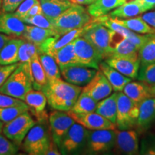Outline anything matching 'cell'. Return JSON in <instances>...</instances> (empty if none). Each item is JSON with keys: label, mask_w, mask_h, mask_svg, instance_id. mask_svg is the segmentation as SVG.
Instances as JSON below:
<instances>
[{"label": "cell", "mask_w": 155, "mask_h": 155, "mask_svg": "<svg viewBox=\"0 0 155 155\" xmlns=\"http://www.w3.org/2000/svg\"><path fill=\"white\" fill-rule=\"evenodd\" d=\"M42 91L45 95L50 107L58 111H68L74 106L82 88L58 78L48 81Z\"/></svg>", "instance_id": "cell-1"}, {"label": "cell", "mask_w": 155, "mask_h": 155, "mask_svg": "<svg viewBox=\"0 0 155 155\" xmlns=\"http://www.w3.org/2000/svg\"><path fill=\"white\" fill-rule=\"evenodd\" d=\"M91 22V16L83 5L72 4L53 21L54 30L58 35L83 28Z\"/></svg>", "instance_id": "cell-2"}, {"label": "cell", "mask_w": 155, "mask_h": 155, "mask_svg": "<svg viewBox=\"0 0 155 155\" xmlns=\"http://www.w3.org/2000/svg\"><path fill=\"white\" fill-rule=\"evenodd\" d=\"M115 34L116 32L96 22L88 25L82 37L96 48L104 60L108 58L111 54V44Z\"/></svg>", "instance_id": "cell-3"}, {"label": "cell", "mask_w": 155, "mask_h": 155, "mask_svg": "<svg viewBox=\"0 0 155 155\" xmlns=\"http://www.w3.org/2000/svg\"><path fill=\"white\" fill-rule=\"evenodd\" d=\"M51 141L47 127L40 121L29 131L23 140L22 148L30 155H45Z\"/></svg>", "instance_id": "cell-4"}, {"label": "cell", "mask_w": 155, "mask_h": 155, "mask_svg": "<svg viewBox=\"0 0 155 155\" xmlns=\"http://www.w3.org/2000/svg\"><path fill=\"white\" fill-rule=\"evenodd\" d=\"M32 89V81L22 65L19 64L18 67L0 87V93L24 101L26 94Z\"/></svg>", "instance_id": "cell-5"}, {"label": "cell", "mask_w": 155, "mask_h": 155, "mask_svg": "<svg viewBox=\"0 0 155 155\" xmlns=\"http://www.w3.org/2000/svg\"><path fill=\"white\" fill-rule=\"evenodd\" d=\"M139 105L122 91L118 92L116 126L118 129H132L139 117Z\"/></svg>", "instance_id": "cell-6"}, {"label": "cell", "mask_w": 155, "mask_h": 155, "mask_svg": "<svg viewBox=\"0 0 155 155\" xmlns=\"http://www.w3.org/2000/svg\"><path fill=\"white\" fill-rule=\"evenodd\" d=\"M35 124L29 111L23 112L14 119L4 124L2 132L9 140L17 145H21L31 128Z\"/></svg>", "instance_id": "cell-7"}, {"label": "cell", "mask_w": 155, "mask_h": 155, "mask_svg": "<svg viewBox=\"0 0 155 155\" xmlns=\"http://www.w3.org/2000/svg\"><path fill=\"white\" fill-rule=\"evenodd\" d=\"M115 139V129L88 130L85 149L88 154H104L113 150Z\"/></svg>", "instance_id": "cell-8"}, {"label": "cell", "mask_w": 155, "mask_h": 155, "mask_svg": "<svg viewBox=\"0 0 155 155\" xmlns=\"http://www.w3.org/2000/svg\"><path fill=\"white\" fill-rule=\"evenodd\" d=\"M88 133L86 128L75 122L62 139L59 147L61 154H75L85 148Z\"/></svg>", "instance_id": "cell-9"}, {"label": "cell", "mask_w": 155, "mask_h": 155, "mask_svg": "<svg viewBox=\"0 0 155 155\" xmlns=\"http://www.w3.org/2000/svg\"><path fill=\"white\" fill-rule=\"evenodd\" d=\"M74 50L79 62L88 67L99 70L103 58L99 52L86 39L81 36L73 41Z\"/></svg>", "instance_id": "cell-10"}, {"label": "cell", "mask_w": 155, "mask_h": 155, "mask_svg": "<svg viewBox=\"0 0 155 155\" xmlns=\"http://www.w3.org/2000/svg\"><path fill=\"white\" fill-rule=\"evenodd\" d=\"M65 81L75 86H86L92 80L98 70L84 65H71L60 68Z\"/></svg>", "instance_id": "cell-11"}, {"label": "cell", "mask_w": 155, "mask_h": 155, "mask_svg": "<svg viewBox=\"0 0 155 155\" xmlns=\"http://www.w3.org/2000/svg\"><path fill=\"white\" fill-rule=\"evenodd\" d=\"M75 122L74 119L67 113V111L55 110L50 114L49 123L52 139L57 144L58 148L64 136Z\"/></svg>", "instance_id": "cell-12"}, {"label": "cell", "mask_w": 155, "mask_h": 155, "mask_svg": "<svg viewBox=\"0 0 155 155\" xmlns=\"http://www.w3.org/2000/svg\"><path fill=\"white\" fill-rule=\"evenodd\" d=\"M116 139L114 149L120 154L136 155L139 154L138 134L132 129H115Z\"/></svg>", "instance_id": "cell-13"}, {"label": "cell", "mask_w": 155, "mask_h": 155, "mask_svg": "<svg viewBox=\"0 0 155 155\" xmlns=\"http://www.w3.org/2000/svg\"><path fill=\"white\" fill-rule=\"evenodd\" d=\"M76 123L80 124L88 130H100V129H115V124L96 112L86 114H76L67 111Z\"/></svg>", "instance_id": "cell-14"}, {"label": "cell", "mask_w": 155, "mask_h": 155, "mask_svg": "<svg viewBox=\"0 0 155 155\" xmlns=\"http://www.w3.org/2000/svg\"><path fill=\"white\" fill-rule=\"evenodd\" d=\"M113 88L111 83L100 70H98L92 80L82 90V92L88 95L96 101L106 98L111 94Z\"/></svg>", "instance_id": "cell-15"}, {"label": "cell", "mask_w": 155, "mask_h": 155, "mask_svg": "<svg viewBox=\"0 0 155 155\" xmlns=\"http://www.w3.org/2000/svg\"><path fill=\"white\" fill-rule=\"evenodd\" d=\"M105 62L110 66L121 73L131 80L138 78L140 68V61L139 58H108Z\"/></svg>", "instance_id": "cell-16"}, {"label": "cell", "mask_w": 155, "mask_h": 155, "mask_svg": "<svg viewBox=\"0 0 155 155\" xmlns=\"http://www.w3.org/2000/svg\"><path fill=\"white\" fill-rule=\"evenodd\" d=\"M26 25L12 12L0 13V32L13 37L22 36Z\"/></svg>", "instance_id": "cell-17"}, {"label": "cell", "mask_w": 155, "mask_h": 155, "mask_svg": "<svg viewBox=\"0 0 155 155\" xmlns=\"http://www.w3.org/2000/svg\"><path fill=\"white\" fill-rule=\"evenodd\" d=\"M24 101L28 106L29 111L38 119L39 121H42L45 116L47 98L42 91L31 90L25 97Z\"/></svg>", "instance_id": "cell-18"}, {"label": "cell", "mask_w": 155, "mask_h": 155, "mask_svg": "<svg viewBox=\"0 0 155 155\" xmlns=\"http://www.w3.org/2000/svg\"><path fill=\"white\" fill-rule=\"evenodd\" d=\"M139 117L136 127L144 131L155 121V98L144 100L139 104Z\"/></svg>", "instance_id": "cell-19"}, {"label": "cell", "mask_w": 155, "mask_h": 155, "mask_svg": "<svg viewBox=\"0 0 155 155\" xmlns=\"http://www.w3.org/2000/svg\"><path fill=\"white\" fill-rule=\"evenodd\" d=\"M111 57L139 58V49L130 40L124 37L121 36L117 41L114 37L111 44V52L108 58Z\"/></svg>", "instance_id": "cell-20"}, {"label": "cell", "mask_w": 155, "mask_h": 155, "mask_svg": "<svg viewBox=\"0 0 155 155\" xmlns=\"http://www.w3.org/2000/svg\"><path fill=\"white\" fill-rule=\"evenodd\" d=\"M122 92L138 105L147 98H152L150 86L141 81H130L124 86Z\"/></svg>", "instance_id": "cell-21"}, {"label": "cell", "mask_w": 155, "mask_h": 155, "mask_svg": "<svg viewBox=\"0 0 155 155\" xmlns=\"http://www.w3.org/2000/svg\"><path fill=\"white\" fill-rule=\"evenodd\" d=\"M60 36L55 31L49 29H44L34 25H26L25 30L22 35L24 39L29 41L40 49V46L44 43L48 39L52 37Z\"/></svg>", "instance_id": "cell-22"}, {"label": "cell", "mask_w": 155, "mask_h": 155, "mask_svg": "<svg viewBox=\"0 0 155 155\" xmlns=\"http://www.w3.org/2000/svg\"><path fill=\"white\" fill-rule=\"evenodd\" d=\"M99 70L111 83L114 91H122L126 85L131 81V78L122 75L114 68L108 65L105 61H101L99 63Z\"/></svg>", "instance_id": "cell-23"}, {"label": "cell", "mask_w": 155, "mask_h": 155, "mask_svg": "<svg viewBox=\"0 0 155 155\" xmlns=\"http://www.w3.org/2000/svg\"><path fill=\"white\" fill-rule=\"evenodd\" d=\"M21 39L12 38L0 50V65H7L19 63V50L22 43Z\"/></svg>", "instance_id": "cell-24"}, {"label": "cell", "mask_w": 155, "mask_h": 155, "mask_svg": "<svg viewBox=\"0 0 155 155\" xmlns=\"http://www.w3.org/2000/svg\"><path fill=\"white\" fill-rule=\"evenodd\" d=\"M118 92L115 93L98 101L95 112L98 113L116 124L117 111Z\"/></svg>", "instance_id": "cell-25"}, {"label": "cell", "mask_w": 155, "mask_h": 155, "mask_svg": "<svg viewBox=\"0 0 155 155\" xmlns=\"http://www.w3.org/2000/svg\"><path fill=\"white\" fill-rule=\"evenodd\" d=\"M146 12L139 0H131L114 9L110 14V17L118 19H128Z\"/></svg>", "instance_id": "cell-26"}, {"label": "cell", "mask_w": 155, "mask_h": 155, "mask_svg": "<svg viewBox=\"0 0 155 155\" xmlns=\"http://www.w3.org/2000/svg\"><path fill=\"white\" fill-rule=\"evenodd\" d=\"M42 13L52 21L55 20L64 11L69 8L72 3L69 0H39Z\"/></svg>", "instance_id": "cell-27"}, {"label": "cell", "mask_w": 155, "mask_h": 155, "mask_svg": "<svg viewBox=\"0 0 155 155\" xmlns=\"http://www.w3.org/2000/svg\"><path fill=\"white\" fill-rule=\"evenodd\" d=\"M127 2V0H96L88 5L87 10L91 16L97 18L106 15Z\"/></svg>", "instance_id": "cell-28"}, {"label": "cell", "mask_w": 155, "mask_h": 155, "mask_svg": "<svg viewBox=\"0 0 155 155\" xmlns=\"http://www.w3.org/2000/svg\"><path fill=\"white\" fill-rule=\"evenodd\" d=\"M50 55L55 58L59 68L71 65H83L79 62L75 55L73 41L61 49L56 50Z\"/></svg>", "instance_id": "cell-29"}, {"label": "cell", "mask_w": 155, "mask_h": 155, "mask_svg": "<svg viewBox=\"0 0 155 155\" xmlns=\"http://www.w3.org/2000/svg\"><path fill=\"white\" fill-rule=\"evenodd\" d=\"M39 48L29 41L23 40L19 50V63L31 80V63L33 56L38 53Z\"/></svg>", "instance_id": "cell-30"}, {"label": "cell", "mask_w": 155, "mask_h": 155, "mask_svg": "<svg viewBox=\"0 0 155 155\" xmlns=\"http://www.w3.org/2000/svg\"><path fill=\"white\" fill-rule=\"evenodd\" d=\"M31 81L34 89L42 91L47 84L48 80L41 62L38 56V53L33 56L31 63Z\"/></svg>", "instance_id": "cell-31"}, {"label": "cell", "mask_w": 155, "mask_h": 155, "mask_svg": "<svg viewBox=\"0 0 155 155\" xmlns=\"http://www.w3.org/2000/svg\"><path fill=\"white\" fill-rule=\"evenodd\" d=\"M115 19L118 23L136 33L142 35L155 34V29L147 24L144 19H142L141 16L136 17L134 18L131 17L128 19Z\"/></svg>", "instance_id": "cell-32"}, {"label": "cell", "mask_w": 155, "mask_h": 155, "mask_svg": "<svg viewBox=\"0 0 155 155\" xmlns=\"http://www.w3.org/2000/svg\"><path fill=\"white\" fill-rule=\"evenodd\" d=\"M38 56L44 68L48 81L61 78V71L55 58L49 54L40 51H38Z\"/></svg>", "instance_id": "cell-33"}, {"label": "cell", "mask_w": 155, "mask_h": 155, "mask_svg": "<svg viewBox=\"0 0 155 155\" xmlns=\"http://www.w3.org/2000/svg\"><path fill=\"white\" fill-rule=\"evenodd\" d=\"M140 66L155 63V34H152L139 50Z\"/></svg>", "instance_id": "cell-34"}, {"label": "cell", "mask_w": 155, "mask_h": 155, "mask_svg": "<svg viewBox=\"0 0 155 155\" xmlns=\"http://www.w3.org/2000/svg\"><path fill=\"white\" fill-rule=\"evenodd\" d=\"M98 101L81 91L74 106L70 111L76 114H86L96 111Z\"/></svg>", "instance_id": "cell-35"}, {"label": "cell", "mask_w": 155, "mask_h": 155, "mask_svg": "<svg viewBox=\"0 0 155 155\" xmlns=\"http://www.w3.org/2000/svg\"><path fill=\"white\" fill-rule=\"evenodd\" d=\"M26 111H29L28 105L0 108V121H2L4 124L8 123L19 114Z\"/></svg>", "instance_id": "cell-36"}, {"label": "cell", "mask_w": 155, "mask_h": 155, "mask_svg": "<svg viewBox=\"0 0 155 155\" xmlns=\"http://www.w3.org/2000/svg\"><path fill=\"white\" fill-rule=\"evenodd\" d=\"M138 79L149 86L155 85V63L147 64L139 68Z\"/></svg>", "instance_id": "cell-37"}, {"label": "cell", "mask_w": 155, "mask_h": 155, "mask_svg": "<svg viewBox=\"0 0 155 155\" xmlns=\"http://www.w3.org/2000/svg\"><path fill=\"white\" fill-rule=\"evenodd\" d=\"M22 20L28 25H34V26L38 27V28L54 30L53 22L48 17H46L43 13L33 17H28V18L22 19Z\"/></svg>", "instance_id": "cell-38"}, {"label": "cell", "mask_w": 155, "mask_h": 155, "mask_svg": "<svg viewBox=\"0 0 155 155\" xmlns=\"http://www.w3.org/2000/svg\"><path fill=\"white\" fill-rule=\"evenodd\" d=\"M18 145L0 134V155H14L18 152Z\"/></svg>", "instance_id": "cell-39"}, {"label": "cell", "mask_w": 155, "mask_h": 155, "mask_svg": "<svg viewBox=\"0 0 155 155\" xmlns=\"http://www.w3.org/2000/svg\"><path fill=\"white\" fill-rule=\"evenodd\" d=\"M24 105H27V104L22 100L18 99V98L0 93V108L14 107V106Z\"/></svg>", "instance_id": "cell-40"}, {"label": "cell", "mask_w": 155, "mask_h": 155, "mask_svg": "<svg viewBox=\"0 0 155 155\" xmlns=\"http://www.w3.org/2000/svg\"><path fill=\"white\" fill-rule=\"evenodd\" d=\"M141 154L155 155V136H150L141 141Z\"/></svg>", "instance_id": "cell-41"}, {"label": "cell", "mask_w": 155, "mask_h": 155, "mask_svg": "<svg viewBox=\"0 0 155 155\" xmlns=\"http://www.w3.org/2000/svg\"><path fill=\"white\" fill-rule=\"evenodd\" d=\"M39 0H25L19 6L18 8L15 11L14 14L19 17L21 19L24 18L29 10L32 8L35 4L39 2Z\"/></svg>", "instance_id": "cell-42"}, {"label": "cell", "mask_w": 155, "mask_h": 155, "mask_svg": "<svg viewBox=\"0 0 155 155\" xmlns=\"http://www.w3.org/2000/svg\"><path fill=\"white\" fill-rule=\"evenodd\" d=\"M19 63L12 64V65H0V87L5 82L7 78L12 73L13 71L18 67Z\"/></svg>", "instance_id": "cell-43"}, {"label": "cell", "mask_w": 155, "mask_h": 155, "mask_svg": "<svg viewBox=\"0 0 155 155\" xmlns=\"http://www.w3.org/2000/svg\"><path fill=\"white\" fill-rule=\"evenodd\" d=\"M25 0H2V10L3 12H13Z\"/></svg>", "instance_id": "cell-44"}, {"label": "cell", "mask_w": 155, "mask_h": 155, "mask_svg": "<svg viewBox=\"0 0 155 155\" xmlns=\"http://www.w3.org/2000/svg\"><path fill=\"white\" fill-rule=\"evenodd\" d=\"M42 7H41V5H40V2H39L38 3L35 4V5L33 7H32V8H31L30 10H29V12L28 13H27L24 18H22V19L28 18V17L35 16V15L42 14Z\"/></svg>", "instance_id": "cell-45"}, {"label": "cell", "mask_w": 155, "mask_h": 155, "mask_svg": "<svg viewBox=\"0 0 155 155\" xmlns=\"http://www.w3.org/2000/svg\"><path fill=\"white\" fill-rule=\"evenodd\" d=\"M141 17L147 24L155 29V11L145 13V14L141 15Z\"/></svg>", "instance_id": "cell-46"}, {"label": "cell", "mask_w": 155, "mask_h": 155, "mask_svg": "<svg viewBox=\"0 0 155 155\" xmlns=\"http://www.w3.org/2000/svg\"><path fill=\"white\" fill-rule=\"evenodd\" d=\"M144 7L145 12L155 8V0H139Z\"/></svg>", "instance_id": "cell-47"}, {"label": "cell", "mask_w": 155, "mask_h": 155, "mask_svg": "<svg viewBox=\"0 0 155 155\" xmlns=\"http://www.w3.org/2000/svg\"><path fill=\"white\" fill-rule=\"evenodd\" d=\"M58 149H59V148H58L57 144H56L53 141H52L51 143H50L49 149H48L47 152H46L45 155H51V154L52 155H53V154L60 155V154H61V152L58 150Z\"/></svg>", "instance_id": "cell-48"}, {"label": "cell", "mask_w": 155, "mask_h": 155, "mask_svg": "<svg viewBox=\"0 0 155 155\" xmlns=\"http://www.w3.org/2000/svg\"><path fill=\"white\" fill-rule=\"evenodd\" d=\"M12 39V36L0 32V50Z\"/></svg>", "instance_id": "cell-49"}, {"label": "cell", "mask_w": 155, "mask_h": 155, "mask_svg": "<svg viewBox=\"0 0 155 155\" xmlns=\"http://www.w3.org/2000/svg\"><path fill=\"white\" fill-rule=\"evenodd\" d=\"M72 4H76L80 5H90L96 0H69Z\"/></svg>", "instance_id": "cell-50"}, {"label": "cell", "mask_w": 155, "mask_h": 155, "mask_svg": "<svg viewBox=\"0 0 155 155\" xmlns=\"http://www.w3.org/2000/svg\"><path fill=\"white\" fill-rule=\"evenodd\" d=\"M150 93L151 94H152V97L155 98V85L150 86Z\"/></svg>", "instance_id": "cell-51"}, {"label": "cell", "mask_w": 155, "mask_h": 155, "mask_svg": "<svg viewBox=\"0 0 155 155\" xmlns=\"http://www.w3.org/2000/svg\"><path fill=\"white\" fill-rule=\"evenodd\" d=\"M3 127H4V123L2 121H0V134L2 132V129H3Z\"/></svg>", "instance_id": "cell-52"}, {"label": "cell", "mask_w": 155, "mask_h": 155, "mask_svg": "<svg viewBox=\"0 0 155 155\" xmlns=\"http://www.w3.org/2000/svg\"><path fill=\"white\" fill-rule=\"evenodd\" d=\"M2 0H0V9H2Z\"/></svg>", "instance_id": "cell-53"}]
</instances>
